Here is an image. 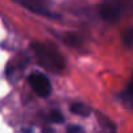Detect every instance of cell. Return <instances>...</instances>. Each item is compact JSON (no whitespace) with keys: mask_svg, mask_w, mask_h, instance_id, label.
Wrapping results in <instances>:
<instances>
[{"mask_svg":"<svg viewBox=\"0 0 133 133\" xmlns=\"http://www.w3.org/2000/svg\"><path fill=\"white\" fill-rule=\"evenodd\" d=\"M125 95H127L128 99L133 101V78L130 80V82H129V85H128V89H127V91H125Z\"/></svg>","mask_w":133,"mask_h":133,"instance_id":"cell-9","label":"cell"},{"mask_svg":"<svg viewBox=\"0 0 133 133\" xmlns=\"http://www.w3.org/2000/svg\"><path fill=\"white\" fill-rule=\"evenodd\" d=\"M16 2L31 12H35L38 15L51 16V13L48 12L50 5H51V0H16Z\"/></svg>","mask_w":133,"mask_h":133,"instance_id":"cell-4","label":"cell"},{"mask_svg":"<svg viewBox=\"0 0 133 133\" xmlns=\"http://www.w3.org/2000/svg\"><path fill=\"white\" fill-rule=\"evenodd\" d=\"M29 84L31 85L33 90L35 91L37 95L42 97V98H47L51 94V84L47 76H44L43 73L35 72L29 77Z\"/></svg>","mask_w":133,"mask_h":133,"instance_id":"cell-3","label":"cell"},{"mask_svg":"<svg viewBox=\"0 0 133 133\" xmlns=\"http://www.w3.org/2000/svg\"><path fill=\"white\" fill-rule=\"evenodd\" d=\"M68 132H84V128H81V127H77V125H73V127H69L68 128Z\"/></svg>","mask_w":133,"mask_h":133,"instance_id":"cell-10","label":"cell"},{"mask_svg":"<svg viewBox=\"0 0 133 133\" xmlns=\"http://www.w3.org/2000/svg\"><path fill=\"white\" fill-rule=\"evenodd\" d=\"M63 41L71 47H80L82 43V38L76 33H66L63 37Z\"/></svg>","mask_w":133,"mask_h":133,"instance_id":"cell-5","label":"cell"},{"mask_svg":"<svg viewBox=\"0 0 133 133\" xmlns=\"http://www.w3.org/2000/svg\"><path fill=\"white\" fill-rule=\"evenodd\" d=\"M132 7L133 0H104L99 7V13L103 20L115 22Z\"/></svg>","mask_w":133,"mask_h":133,"instance_id":"cell-2","label":"cell"},{"mask_svg":"<svg viewBox=\"0 0 133 133\" xmlns=\"http://www.w3.org/2000/svg\"><path fill=\"white\" fill-rule=\"evenodd\" d=\"M50 119H51V121H54V123H56V124H60V123L64 121V116H63L59 111H52V112L50 114Z\"/></svg>","mask_w":133,"mask_h":133,"instance_id":"cell-8","label":"cell"},{"mask_svg":"<svg viewBox=\"0 0 133 133\" xmlns=\"http://www.w3.org/2000/svg\"><path fill=\"white\" fill-rule=\"evenodd\" d=\"M31 47L34 50L38 63L44 69L54 73H59L65 68V60L55 46L35 42L31 44Z\"/></svg>","mask_w":133,"mask_h":133,"instance_id":"cell-1","label":"cell"},{"mask_svg":"<svg viewBox=\"0 0 133 133\" xmlns=\"http://www.w3.org/2000/svg\"><path fill=\"white\" fill-rule=\"evenodd\" d=\"M123 41H124V44L127 46V47H132L133 46V28L132 29H129L125 34H124V37H123Z\"/></svg>","mask_w":133,"mask_h":133,"instance_id":"cell-7","label":"cell"},{"mask_svg":"<svg viewBox=\"0 0 133 133\" xmlns=\"http://www.w3.org/2000/svg\"><path fill=\"white\" fill-rule=\"evenodd\" d=\"M71 111L75 114V115H78V116H89L90 114V108L84 104V103H73L71 106Z\"/></svg>","mask_w":133,"mask_h":133,"instance_id":"cell-6","label":"cell"}]
</instances>
